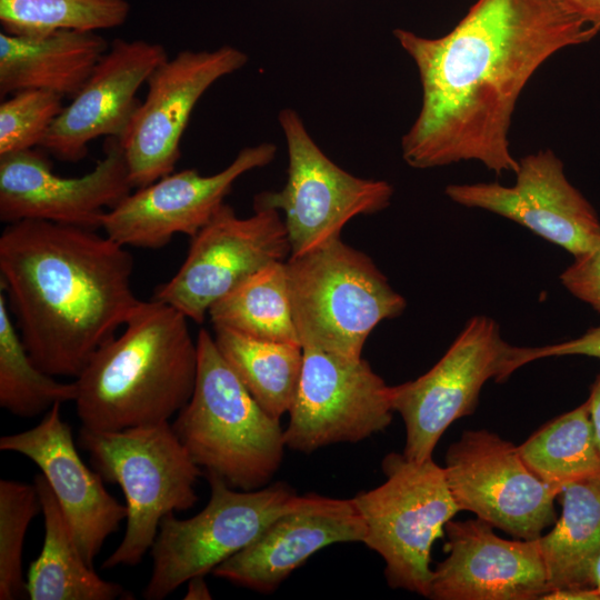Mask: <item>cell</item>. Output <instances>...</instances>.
Wrapping results in <instances>:
<instances>
[{
    "mask_svg": "<svg viewBox=\"0 0 600 600\" xmlns=\"http://www.w3.org/2000/svg\"><path fill=\"white\" fill-rule=\"evenodd\" d=\"M599 32L562 0H477L440 38L396 29L422 88L403 160L416 169L474 160L516 173L509 130L523 88L552 54Z\"/></svg>",
    "mask_w": 600,
    "mask_h": 600,
    "instance_id": "cell-1",
    "label": "cell"
},
{
    "mask_svg": "<svg viewBox=\"0 0 600 600\" xmlns=\"http://www.w3.org/2000/svg\"><path fill=\"white\" fill-rule=\"evenodd\" d=\"M127 247L96 229L46 220L8 223L0 284L26 349L53 377L77 378L142 300Z\"/></svg>",
    "mask_w": 600,
    "mask_h": 600,
    "instance_id": "cell-2",
    "label": "cell"
},
{
    "mask_svg": "<svg viewBox=\"0 0 600 600\" xmlns=\"http://www.w3.org/2000/svg\"><path fill=\"white\" fill-rule=\"evenodd\" d=\"M188 320L162 301H141L122 333L102 344L76 378L82 428L118 431L169 422L187 404L198 370Z\"/></svg>",
    "mask_w": 600,
    "mask_h": 600,
    "instance_id": "cell-3",
    "label": "cell"
},
{
    "mask_svg": "<svg viewBox=\"0 0 600 600\" xmlns=\"http://www.w3.org/2000/svg\"><path fill=\"white\" fill-rule=\"evenodd\" d=\"M197 346L193 393L171 426L207 474L240 490L263 488L287 448L280 420L254 400L206 329H200Z\"/></svg>",
    "mask_w": 600,
    "mask_h": 600,
    "instance_id": "cell-4",
    "label": "cell"
},
{
    "mask_svg": "<svg viewBox=\"0 0 600 600\" xmlns=\"http://www.w3.org/2000/svg\"><path fill=\"white\" fill-rule=\"evenodd\" d=\"M286 267L302 348L361 358L372 330L406 309L372 259L341 238L289 257Z\"/></svg>",
    "mask_w": 600,
    "mask_h": 600,
    "instance_id": "cell-5",
    "label": "cell"
},
{
    "mask_svg": "<svg viewBox=\"0 0 600 600\" xmlns=\"http://www.w3.org/2000/svg\"><path fill=\"white\" fill-rule=\"evenodd\" d=\"M79 444L102 479L119 484L126 498L124 536L102 568L136 566L151 550L161 520L197 503L201 469L170 422L118 431L81 428Z\"/></svg>",
    "mask_w": 600,
    "mask_h": 600,
    "instance_id": "cell-6",
    "label": "cell"
},
{
    "mask_svg": "<svg viewBox=\"0 0 600 600\" xmlns=\"http://www.w3.org/2000/svg\"><path fill=\"white\" fill-rule=\"evenodd\" d=\"M382 470L383 483L352 498L366 526L362 543L384 560L390 587L429 597L432 544L460 509L444 469L432 458L417 461L392 452Z\"/></svg>",
    "mask_w": 600,
    "mask_h": 600,
    "instance_id": "cell-7",
    "label": "cell"
},
{
    "mask_svg": "<svg viewBox=\"0 0 600 600\" xmlns=\"http://www.w3.org/2000/svg\"><path fill=\"white\" fill-rule=\"evenodd\" d=\"M207 478L210 499L199 513L178 519L172 512L161 520L151 548L152 571L144 599H164L189 579L212 572L294 508L300 498L283 482L246 491L216 474Z\"/></svg>",
    "mask_w": 600,
    "mask_h": 600,
    "instance_id": "cell-8",
    "label": "cell"
},
{
    "mask_svg": "<svg viewBox=\"0 0 600 600\" xmlns=\"http://www.w3.org/2000/svg\"><path fill=\"white\" fill-rule=\"evenodd\" d=\"M526 350L506 342L491 318H471L429 371L391 387L393 410L406 428L403 454L417 461L432 458L449 426L474 411L488 380L506 381L527 364Z\"/></svg>",
    "mask_w": 600,
    "mask_h": 600,
    "instance_id": "cell-9",
    "label": "cell"
},
{
    "mask_svg": "<svg viewBox=\"0 0 600 600\" xmlns=\"http://www.w3.org/2000/svg\"><path fill=\"white\" fill-rule=\"evenodd\" d=\"M279 123L287 142V182L279 191L256 194L253 209L283 211L290 257L340 238L352 218L377 213L390 204V183L356 177L331 161L293 109H282Z\"/></svg>",
    "mask_w": 600,
    "mask_h": 600,
    "instance_id": "cell-10",
    "label": "cell"
},
{
    "mask_svg": "<svg viewBox=\"0 0 600 600\" xmlns=\"http://www.w3.org/2000/svg\"><path fill=\"white\" fill-rule=\"evenodd\" d=\"M291 256L284 221L278 210L260 209L240 218L223 203L191 238L177 273L158 287L153 299L202 323L210 307L247 279Z\"/></svg>",
    "mask_w": 600,
    "mask_h": 600,
    "instance_id": "cell-11",
    "label": "cell"
},
{
    "mask_svg": "<svg viewBox=\"0 0 600 600\" xmlns=\"http://www.w3.org/2000/svg\"><path fill=\"white\" fill-rule=\"evenodd\" d=\"M394 410L391 387L367 360L303 348L297 393L283 429L287 448L311 453L356 443L384 430Z\"/></svg>",
    "mask_w": 600,
    "mask_h": 600,
    "instance_id": "cell-12",
    "label": "cell"
},
{
    "mask_svg": "<svg viewBox=\"0 0 600 600\" xmlns=\"http://www.w3.org/2000/svg\"><path fill=\"white\" fill-rule=\"evenodd\" d=\"M446 478L460 510L519 539L556 522L559 491L538 478L518 447L487 430L464 431L446 454Z\"/></svg>",
    "mask_w": 600,
    "mask_h": 600,
    "instance_id": "cell-13",
    "label": "cell"
},
{
    "mask_svg": "<svg viewBox=\"0 0 600 600\" xmlns=\"http://www.w3.org/2000/svg\"><path fill=\"white\" fill-rule=\"evenodd\" d=\"M248 56L238 48L183 50L150 74L148 92L119 139L133 188L173 172L180 141L203 93L219 79L241 69Z\"/></svg>",
    "mask_w": 600,
    "mask_h": 600,
    "instance_id": "cell-14",
    "label": "cell"
},
{
    "mask_svg": "<svg viewBox=\"0 0 600 600\" xmlns=\"http://www.w3.org/2000/svg\"><path fill=\"white\" fill-rule=\"evenodd\" d=\"M103 158L88 173L64 178L33 149L0 156V220H46L101 228L104 214L132 190L123 149L108 138Z\"/></svg>",
    "mask_w": 600,
    "mask_h": 600,
    "instance_id": "cell-15",
    "label": "cell"
},
{
    "mask_svg": "<svg viewBox=\"0 0 600 600\" xmlns=\"http://www.w3.org/2000/svg\"><path fill=\"white\" fill-rule=\"evenodd\" d=\"M277 147L270 142L246 147L218 173L196 169L171 172L130 192L103 217L104 234L124 247L159 249L176 234L194 237L224 203L243 173L268 166Z\"/></svg>",
    "mask_w": 600,
    "mask_h": 600,
    "instance_id": "cell-16",
    "label": "cell"
},
{
    "mask_svg": "<svg viewBox=\"0 0 600 600\" xmlns=\"http://www.w3.org/2000/svg\"><path fill=\"white\" fill-rule=\"evenodd\" d=\"M518 161L513 186L449 184L444 192L458 204L514 221L573 257L599 246L600 219L567 179L556 153L550 149L539 150Z\"/></svg>",
    "mask_w": 600,
    "mask_h": 600,
    "instance_id": "cell-17",
    "label": "cell"
},
{
    "mask_svg": "<svg viewBox=\"0 0 600 600\" xmlns=\"http://www.w3.org/2000/svg\"><path fill=\"white\" fill-rule=\"evenodd\" d=\"M476 518L448 521L447 558L433 570L434 600H534L550 590L538 539L507 540Z\"/></svg>",
    "mask_w": 600,
    "mask_h": 600,
    "instance_id": "cell-18",
    "label": "cell"
},
{
    "mask_svg": "<svg viewBox=\"0 0 600 600\" xmlns=\"http://www.w3.org/2000/svg\"><path fill=\"white\" fill-rule=\"evenodd\" d=\"M163 46L116 39L72 101L63 107L40 147L63 161L83 159L99 137L120 139L140 103L139 88L167 60Z\"/></svg>",
    "mask_w": 600,
    "mask_h": 600,
    "instance_id": "cell-19",
    "label": "cell"
},
{
    "mask_svg": "<svg viewBox=\"0 0 600 600\" xmlns=\"http://www.w3.org/2000/svg\"><path fill=\"white\" fill-rule=\"evenodd\" d=\"M0 450L34 462L52 489L84 560L93 567L106 540L127 519V507L103 486L102 477L80 458L61 403L33 428L0 438Z\"/></svg>",
    "mask_w": 600,
    "mask_h": 600,
    "instance_id": "cell-20",
    "label": "cell"
},
{
    "mask_svg": "<svg viewBox=\"0 0 600 600\" xmlns=\"http://www.w3.org/2000/svg\"><path fill=\"white\" fill-rule=\"evenodd\" d=\"M364 536L352 498L300 496L294 508L212 573L243 588L271 592L316 552L333 543L363 542Z\"/></svg>",
    "mask_w": 600,
    "mask_h": 600,
    "instance_id": "cell-21",
    "label": "cell"
},
{
    "mask_svg": "<svg viewBox=\"0 0 600 600\" xmlns=\"http://www.w3.org/2000/svg\"><path fill=\"white\" fill-rule=\"evenodd\" d=\"M108 50L100 34L58 30L27 37L0 32V96L43 89L73 98Z\"/></svg>",
    "mask_w": 600,
    "mask_h": 600,
    "instance_id": "cell-22",
    "label": "cell"
},
{
    "mask_svg": "<svg viewBox=\"0 0 600 600\" xmlns=\"http://www.w3.org/2000/svg\"><path fill=\"white\" fill-rule=\"evenodd\" d=\"M34 484L44 520V540L39 557L30 564L27 596L31 600L129 599L119 583L102 579L84 560L68 520L42 474Z\"/></svg>",
    "mask_w": 600,
    "mask_h": 600,
    "instance_id": "cell-23",
    "label": "cell"
},
{
    "mask_svg": "<svg viewBox=\"0 0 600 600\" xmlns=\"http://www.w3.org/2000/svg\"><path fill=\"white\" fill-rule=\"evenodd\" d=\"M559 497V520L538 538L550 590L593 587L592 569L600 554V474L564 486Z\"/></svg>",
    "mask_w": 600,
    "mask_h": 600,
    "instance_id": "cell-24",
    "label": "cell"
},
{
    "mask_svg": "<svg viewBox=\"0 0 600 600\" xmlns=\"http://www.w3.org/2000/svg\"><path fill=\"white\" fill-rule=\"evenodd\" d=\"M214 341L241 382L272 418L289 412L303 363L301 344L252 338L213 328Z\"/></svg>",
    "mask_w": 600,
    "mask_h": 600,
    "instance_id": "cell-25",
    "label": "cell"
},
{
    "mask_svg": "<svg viewBox=\"0 0 600 600\" xmlns=\"http://www.w3.org/2000/svg\"><path fill=\"white\" fill-rule=\"evenodd\" d=\"M213 328L272 341L300 344L296 330L286 262H276L260 270L209 311Z\"/></svg>",
    "mask_w": 600,
    "mask_h": 600,
    "instance_id": "cell-26",
    "label": "cell"
},
{
    "mask_svg": "<svg viewBox=\"0 0 600 600\" xmlns=\"http://www.w3.org/2000/svg\"><path fill=\"white\" fill-rule=\"evenodd\" d=\"M518 450L528 468L559 492L571 482L600 474L587 402L544 424Z\"/></svg>",
    "mask_w": 600,
    "mask_h": 600,
    "instance_id": "cell-27",
    "label": "cell"
},
{
    "mask_svg": "<svg viewBox=\"0 0 600 600\" xmlns=\"http://www.w3.org/2000/svg\"><path fill=\"white\" fill-rule=\"evenodd\" d=\"M76 383L57 381L30 357L0 291V406L8 412L32 418L57 403L74 401Z\"/></svg>",
    "mask_w": 600,
    "mask_h": 600,
    "instance_id": "cell-28",
    "label": "cell"
},
{
    "mask_svg": "<svg viewBox=\"0 0 600 600\" xmlns=\"http://www.w3.org/2000/svg\"><path fill=\"white\" fill-rule=\"evenodd\" d=\"M129 14L127 0H0L2 31L16 36L94 32L123 24Z\"/></svg>",
    "mask_w": 600,
    "mask_h": 600,
    "instance_id": "cell-29",
    "label": "cell"
},
{
    "mask_svg": "<svg viewBox=\"0 0 600 600\" xmlns=\"http://www.w3.org/2000/svg\"><path fill=\"white\" fill-rule=\"evenodd\" d=\"M41 511L36 484L0 480V599L27 594L22 574L24 537L31 520Z\"/></svg>",
    "mask_w": 600,
    "mask_h": 600,
    "instance_id": "cell-30",
    "label": "cell"
},
{
    "mask_svg": "<svg viewBox=\"0 0 600 600\" xmlns=\"http://www.w3.org/2000/svg\"><path fill=\"white\" fill-rule=\"evenodd\" d=\"M63 97L43 89H24L0 104V156L41 144L62 111Z\"/></svg>",
    "mask_w": 600,
    "mask_h": 600,
    "instance_id": "cell-31",
    "label": "cell"
},
{
    "mask_svg": "<svg viewBox=\"0 0 600 600\" xmlns=\"http://www.w3.org/2000/svg\"><path fill=\"white\" fill-rule=\"evenodd\" d=\"M560 280L571 294L600 312V244L576 256Z\"/></svg>",
    "mask_w": 600,
    "mask_h": 600,
    "instance_id": "cell-32",
    "label": "cell"
},
{
    "mask_svg": "<svg viewBox=\"0 0 600 600\" xmlns=\"http://www.w3.org/2000/svg\"><path fill=\"white\" fill-rule=\"evenodd\" d=\"M562 356H587L600 359V326L564 342L543 347H527L528 363L542 358Z\"/></svg>",
    "mask_w": 600,
    "mask_h": 600,
    "instance_id": "cell-33",
    "label": "cell"
},
{
    "mask_svg": "<svg viewBox=\"0 0 600 600\" xmlns=\"http://www.w3.org/2000/svg\"><path fill=\"white\" fill-rule=\"evenodd\" d=\"M542 600H600L596 587L552 589L541 597Z\"/></svg>",
    "mask_w": 600,
    "mask_h": 600,
    "instance_id": "cell-34",
    "label": "cell"
},
{
    "mask_svg": "<svg viewBox=\"0 0 600 600\" xmlns=\"http://www.w3.org/2000/svg\"><path fill=\"white\" fill-rule=\"evenodd\" d=\"M590 26L600 30V0H562Z\"/></svg>",
    "mask_w": 600,
    "mask_h": 600,
    "instance_id": "cell-35",
    "label": "cell"
},
{
    "mask_svg": "<svg viewBox=\"0 0 600 600\" xmlns=\"http://www.w3.org/2000/svg\"><path fill=\"white\" fill-rule=\"evenodd\" d=\"M586 402L588 404L596 442L600 452V374L593 382L590 390V396Z\"/></svg>",
    "mask_w": 600,
    "mask_h": 600,
    "instance_id": "cell-36",
    "label": "cell"
},
{
    "mask_svg": "<svg viewBox=\"0 0 600 600\" xmlns=\"http://www.w3.org/2000/svg\"><path fill=\"white\" fill-rule=\"evenodd\" d=\"M187 582L188 588L183 598L184 600H208L212 598L204 576L193 577Z\"/></svg>",
    "mask_w": 600,
    "mask_h": 600,
    "instance_id": "cell-37",
    "label": "cell"
},
{
    "mask_svg": "<svg viewBox=\"0 0 600 600\" xmlns=\"http://www.w3.org/2000/svg\"><path fill=\"white\" fill-rule=\"evenodd\" d=\"M592 583L600 591V554L598 556L592 569Z\"/></svg>",
    "mask_w": 600,
    "mask_h": 600,
    "instance_id": "cell-38",
    "label": "cell"
}]
</instances>
